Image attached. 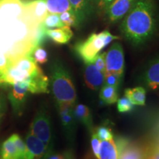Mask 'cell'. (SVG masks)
Here are the masks:
<instances>
[{"label": "cell", "mask_w": 159, "mask_h": 159, "mask_svg": "<svg viewBox=\"0 0 159 159\" xmlns=\"http://www.w3.org/2000/svg\"><path fill=\"white\" fill-rule=\"evenodd\" d=\"M42 24L46 29L59 28L64 26L61 21L60 15L57 13H48Z\"/></svg>", "instance_id": "25"}, {"label": "cell", "mask_w": 159, "mask_h": 159, "mask_svg": "<svg viewBox=\"0 0 159 159\" xmlns=\"http://www.w3.org/2000/svg\"><path fill=\"white\" fill-rule=\"evenodd\" d=\"M31 55L33 58L34 59L35 63H39V64H43L48 61V54L41 46L35 47L33 49Z\"/></svg>", "instance_id": "28"}, {"label": "cell", "mask_w": 159, "mask_h": 159, "mask_svg": "<svg viewBox=\"0 0 159 159\" xmlns=\"http://www.w3.org/2000/svg\"><path fill=\"white\" fill-rule=\"evenodd\" d=\"M122 78V77L119 76V75H115V74H111V73L105 74V83L104 84L119 88Z\"/></svg>", "instance_id": "31"}, {"label": "cell", "mask_w": 159, "mask_h": 159, "mask_svg": "<svg viewBox=\"0 0 159 159\" xmlns=\"http://www.w3.org/2000/svg\"><path fill=\"white\" fill-rule=\"evenodd\" d=\"M84 80L89 89L97 91L102 88L105 83V75L99 71L93 63H86L84 70Z\"/></svg>", "instance_id": "15"}, {"label": "cell", "mask_w": 159, "mask_h": 159, "mask_svg": "<svg viewBox=\"0 0 159 159\" xmlns=\"http://www.w3.org/2000/svg\"><path fill=\"white\" fill-rule=\"evenodd\" d=\"M60 18H61V21L64 26H68V27H78L80 25L78 19L75 15V12L73 11H69L63 12L61 13Z\"/></svg>", "instance_id": "26"}, {"label": "cell", "mask_w": 159, "mask_h": 159, "mask_svg": "<svg viewBox=\"0 0 159 159\" xmlns=\"http://www.w3.org/2000/svg\"><path fill=\"white\" fill-rule=\"evenodd\" d=\"M50 83L53 96L57 105H74L76 101V90L70 74L63 65L55 62L51 66Z\"/></svg>", "instance_id": "3"}, {"label": "cell", "mask_w": 159, "mask_h": 159, "mask_svg": "<svg viewBox=\"0 0 159 159\" xmlns=\"http://www.w3.org/2000/svg\"><path fill=\"white\" fill-rule=\"evenodd\" d=\"M113 0H93L95 9H98L99 11H105V9L109 5Z\"/></svg>", "instance_id": "36"}, {"label": "cell", "mask_w": 159, "mask_h": 159, "mask_svg": "<svg viewBox=\"0 0 159 159\" xmlns=\"http://www.w3.org/2000/svg\"><path fill=\"white\" fill-rule=\"evenodd\" d=\"M98 159H118V150L114 139L108 141H102Z\"/></svg>", "instance_id": "20"}, {"label": "cell", "mask_w": 159, "mask_h": 159, "mask_svg": "<svg viewBox=\"0 0 159 159\" xmlns=\"http://www.w3.org/2000/svg\"><path fill=\"white\" fill-rule=\"evenodd\" d=\"M121 33L135 47L144 45L156 35L158 27V13L155 0H138L121 20Z\"/></svg>", "instance_id": "2"}, {"label": "cell", "mask_w": 159, "mask_h": 159, "mask_svg": "<svg viewBox=\"0 0 159 159\" xmlns=\"http://www.w3.org/2000/svg\"><path fill=\"white\" fill-rule=\"evenodd\" d=\"M106 71L105 74H115L123 77L125 69L124 51L122 44L115 42L105 54Z\"/></svg>", "instance_id": "7"}, {"label": "cell", "mask_w": 159, "mask_h": 159, "mask_svg": "<svg viewBox=\"0 0 159 159\" xmlns=\"http://www.w3.org/2000/svg\"><path fill=\"white\" fill-rule=\"evenodd\" d=\"M99 98L106 104H114L118 100V88L104 85L100 89Z\"/></svg>", "instance_id": "24"}, {"label": "cell", "mask_w": 159, "mask_h": 159, "mask_svg": "<svg viewBox=\"0 0 159 159\" xmlns=\"http://www.w3.org/2000/svg\"><path fill=\"white\" fill-rule=\"evenodd\" d=\"M125 96L134 105L143 106L146 102V90L143 87L139 86L133 89H127L125 91Z\"/></svg>", "instance_id": "21"}, {"label": "cell", "mask_w": 159, "mask_h": 159, "mask_svg": "<svg viewBox=\"0 0 159 159\" xmlns=\"http://www.w3.org/2000/svg\"><path fill=\"white\" fill-rule=\"evenodd\" d=\"M143 80L146 86L151 90L159 87V57L152 60L145 69Z\"/></svg>", "instance_id": "17"}, {"label": "cell", "mask_w": 159, "mask_h": 159, "mask_svg": "<svg viewBox=\"0 0 159 159\" xmlns=\"http://www.w3.org/2000/svg\"><path fill=\"white\" fill-rule=\"evenodd\" d=\"M47 35L49 39L58 44L69 43L73 36V32L70 27L63 26L55 29H47Z\"/></svg>", "instance_id": "18"}, {"label": "cell", "mask_w": 159, "mask_h": 159, "mask_svg": "<svg viewBox=\"0 0 159 159\" xmlns=\"http://www.w3.org/2000/svg\"><path fill=\"white\" fill-rule=\"evenodd\" d=\"M146 159H159V144L152 145L147 150Z\"/></svg>", "instance_id": "35"}, {"label": "cell", "mask_w": 159, "mask_h": 159, "mask_svg": "<svg viewBox=\"0 0 159 159\" xmlns=\"http://www.w3.org/2000/svg\"><path fill=\"white\" fill-rule=\"evenodd\" d=\"M100 140H99L98 137L95 134L94 129V130L91 132V149H92L93 154L94 155V156L98 159L99 158V148H100Z\"/></svg>", "instance_id": "33"}, {"label": "cell", "mask_w": 159, "mask_h": 159, "mask_svg": "<svg viewBox=\"0 0 159 159\" xmlns=\"http://www.w3.org/2000/svg\"><path fill=\"white\" fill-rule=\"evenodd\" d=\"M6 85L5 77L2 71L0 70V85Z\"/></svg>", "instance_id": "38"}, {"label": "cell", "mask_w": 159, "mask_h": 159, "mask_svg": "<svg viewBox=\"0 0 159 159\" xmlns=\"http://www.w3.org/2000/svg\"><path fill=\"white\" fill-rule=\"evenodd\" d=\"M37 27L24 15L22 0H0V55L11 63L31 55Z\"/></svg>", "instance_id": "1"}, {"label": "cell", "mask_w": 159, "mask_h": 159, "mask_svg": "<svg viewBox=\"0 0 159 159\" xmlns=\"http://www.w3.org/2000/svg\"><path fill=\"white\" fill-rule=\"evenodd\" d=\"M40 67L35 63L32 55H25L13 61L5 72L6 85L25 82L39 70Z\"/></svg>", "instance_id": "5"}, {"label": "cell", "mask_w": 159, "mask_h": 159, "mask_svg": "<svg viewBox=\"0 0 159 159\" xmlns=\"http://www.w3.org/2000/svg\"><path fill=\"white\" fill-rule=\"evenodd\" d=\"M24 83L27 85L30 92L32 94L49 93V78L44 75L41 68Z\"/></svg>", "instance_id": "14"}, {"label": "cell", "mask_w": 159, "mask_h": 159, "mask_svg": "<svg viewBox=\"0 0 159 159\" xmlns=\"http://www.w3.org/2000/svg\"><path fill=\"white\" fill-rule=\"evenodd\" d=\"M48 13L46 0H31L24 2V15L35 26L42 24Z\"/></svg>", "instance_id": "9"}, {"label": "cell", "mask_w": 159, "mask_h": 159, "mask_svg": "<svg viewBox=\"0 0 159 159\" xmlns=\"http://www.w3.org/2000/svg\"><path fill=\"white\" fill-rule=\"evenodd\" d=\"M117 39H119V37L112 35L108 30H104L99 33H91L84 41L77 42L75 45L74 49L85 64L94 63L100 51L111 41Z\"/></svg>", "instance_id": "4"}, {"label": "cell", "mask_w": 159, "mask_h": 159, "mask_svg": "<svg viewBox=\"0 0 159 159\" xmlns=\"http://www.w3.org/2000/svg\"><path fill=\"white\" fill-rule=\"evenodd\" d=\"M134 108V105L126 97H123L117 100V110L119 113L131 112Z\"/></svg>", "instance_id": "30"}, {"label": "cell", "mask_w": 159, "mask_h": 159, "mask_svg": "<svg viewBox=\"0 0 159 159\" xmlns=\"http://www.w3.org/2000/svg\"><path fill=\"white\" fill-rule=\"evenodd\" d=\"M80 25L91 16L95 11L93 0H69Z\"/></svg>", "instance_id": "16"}, {"label": "cell", "mask_w": 159, "mask_h": 159, "mask_svg": "<svg viewBox=\"0 0 159 159\" xmlns=\"http://www.w3.org/2000/svg\"><path fill=\"white\" fill-rule=\"evenodd\" d=\"M44 159H73V156L72 154L69 152L64 153H54L50 151L45 155Z\"/></svg>", "instance_id": "34"}, {"label": "cell", "mask_w": 159, "mask_h": 159, "mask_svg": "<svg viewBox=\"0 0 159 159\" xmlns=\"http://www.w3.org/2000/svg\"><path fill=\"white\" fill-rule=\"evenodd\" d=\"M157 144H159V139H158V143H157Z\"/></svg>", "instance_id": "39"}, {"label": "cell", "mask_w": 159, "mask_h": 159, "mask_svg": "<svg viewBox=\"0 0 159 159\" xmlns=\"http://www.w3.org/2000/svg\"><path fill=\"white\" fill-rule=\"evenodd\" d=\"M49 13L61 14L63 12L73 11L69 0H46Z\"/></svg>", "instance_id": "23"}, {"label": "cell", "mask_w": 159, "mask_h": 159, "mask_svg": "<svg viewBox=\"0 0 159 159\" xmlns=\"http://www.w3.org/2000/svg\"><path fill=\"white\" fill-rule=\"evenodd\" d=\"M73 111H74L76 120L85 125L89 132H92L94 129V125H93V119L91 111L88 107L83 104H77L73 108Z\"/></svg>", "instance_id": "19"}, {"label": "cell", "mask_w": 159, "mask_h": 159, "mask_svg": "<svg viewBox=\"0 0 159 159\" xmlns=\"http://www.w3.org/2000/svg\"><path fill=\"white\" fill-rule=\"evenodd\" d=\"M61 118V122L64 131L69 139L72 140L75 138L76 131V119H75L73 108L74 105L62 104L57 105Z\"/></svg>", "instance_id": "12"}, {"label": "cell", "mask_w": 159, "mask_h": 159, "mask_svg": "<svg viewBox=\"0 0 159 159\" xmlns=\"http://www.w3.org/2000/svg\"><path fill=\"white\" fill-rule=\"evenodd\" d=\"M115 142L118 150V159H146L148 148L142 145L123 137H118Z\"/></svg>", "instance_id": "8"}, {"label": "cell", "mask_w": 159, "mask_h": 159, "mask_svg": "<svg viewBox=\"0 0 159 159\" xmlns=\"http://www.w3.org/2000/svg\"><path fill=\"white\" fill-rule=\"evenodd\" d=\"M26 159H41L47 152L43 143L30 131L26 136Z\"/></svg>", "instance_id": "13"}, {"label": "cell", "mask_w": 159, "mask_h": 159, "mask_svg": "<svg viewBox=\"0 0 159 159\" xmlns=\"http://www.w3.org/2000/svg\"><path fill=\"white\" fill-rule=\"evenodd\" d=\"M30 131L44 144L47 152L52 151L51 122L49 114L45 108L42 107L38 111L31 123Z\"/></svg>", "instance_id": "6"}, {"label": "cell", "mask_w": 159, "mask_h": 159, "mask_svg": "<svg viewBox=\"0 0 159 159\" xmlns=\"http://www.w3.org/2000/svg\"><path fill=\"white\" fill-rule=\"evenodd\" d=\"M29 93L30 92L25 83L19 82L11 85L8 99L16 114H20L21 112Z\"/></svg>", "instance_id": "11"}, {"label": "cell", "mask_w": 159, "mask_h": 159, "mask_svg": "<svg viewBox=\"0 0 159 159\" xmlns=\"http://www.w3.org/2000/svg\"><path fill=\"white\" fill-rule=\"evenodd\" d=\"M6 108H7V104H6L5 99L2 95H0V123L5 114Z\"/></svg>", "instance_id": "37"}, {"label": "cell", "mask_w": 159, "mask_h": 159, "mask_svg": "<svg viewBox=\"0 0 159 159\" xmlns=\"http://www.w3.org/2000/svg\"><path fill=\"white\" fill-rule=\"evenodd\" d=\"M47 29L43 26V24H41L37 27L35 35V47L41 46L45 42L47 39Z\"/></svg>", "instance_id": "29"}, {"label": "cell", "mask_w": 159, "mask_h": 159, "mask_svg": "<svg viewBox=\"0 0 159 159\" xmlns=\"http://www.w3.org/2000/svg\"><path fill=\"white\" fill-rule=\"evenodd\" d=\"M94 132L100 141H108L114 139L112 130L108 125H100L94 129Z\"/></svg>", "instance_id": "27"}, {"label": "cell", "mask_w": 159, "mask_h": 159, "mask_svg": "<svg viewBox=\"0 0 159 159\" xmlns=\"http://www.w3.org/2000/svg\"><path fill=\"white\" fill-rule=\"evenodd\" d=\"M105 54L106 52L99 53L95 58L94 61V64L95 67L98 69L99 71L105 75V71H106V65H105Z\"/></svg>", "instance_id": "32"}, {"label": "cell", "mask_w": 159, "mask_h": 159, "mask_svg": "<svg viewBox=\"0 0 159 159\" xmlns=\"http://www.w3.org/2000/svg\"><path fill=\"white\" fill-rule=\"evenodd\" d=\"M1 156L2 159H25L19 155L11 136L2 145Z\"/></svg>", "instance_id": "22"}, {"label": "cell", "mask_w": 159, "mask_h": 159, "mask_svg": "<svg viewBox=\"0 0 159 159\" xmlns=\"http://www.w3.org/2000/svg\"><path fill=\"white\" fill-rule=\"evenodd\" d=\"M137 2L138 0H113L104 11L108 21L110 23L121 21Z\"/></svg>", "instance_id": "10"}]
</instances>
